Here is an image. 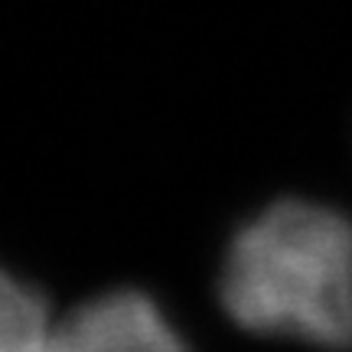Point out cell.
Masks as SVG:
<instances>
[{
  "mask_svg": "<svg viewBox=\"0 0 352 352\" xmlns=\"http://www.w3.org/2000/svg\"><path fill=\"white\" fill-rule=\"evenodd\" d=\"M50 352H189V346L147 294L111 290L56 320Z\"/></svg>",
  "mask_w": 352,
  "mask_h": 352,
  "instance_id": "obj_2",
  "label": "cell"
},
{
  "mask_svg": "<svg viewBox=\"0 0 352 352\" xmlns=\"http://www.w3.org/2000/svg\"><path fill=\"white\" fill-rule=\"evenodd\" d=\"M52 329L43 294L0 267V352H50Z\"/></svg>",
  "mask_w": 352,
  "mask_h": 352,
  "instance_id": "obj_3",
  "label": "cell"
},
{
  "mask_svg": "<svg viewBox=\"0 0 352 352\" xmlns=\"http://www.w3.org/2000/svg\"><path fill=\"white\" fill-rule=\"evenodd\" d=\"M219 294L241 329L349 349L352 222L303 199L267 206L228 245Z\"/></svg>",
  "mask_w": 352,
  "mask_h": 352,
  "instance_id": "obj_1",
  "label": "cell"
}]
</instances>
